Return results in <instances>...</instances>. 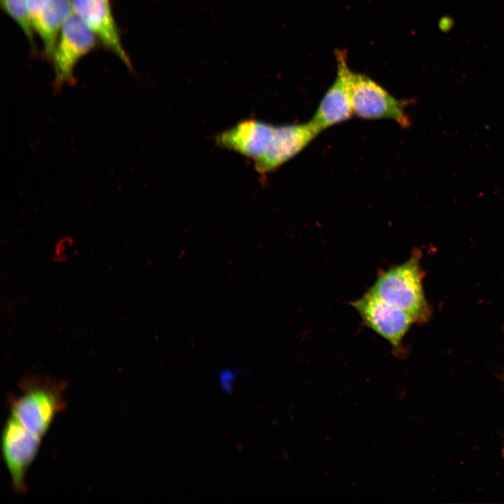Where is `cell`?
I'll list each match as a JSON object with an SVG mask.
<instances>
[{"mask_svg":"<svg viewBox=\"0 0 504 504\" xmlns=\"http://www.w3.org/2000/svg\"><path fill=\"white\" fill-rule=\"evenodd\" d=\"M420 260V252L414 251L405 262L381 271L368 292L405 312L414 323H423L431 309L423 288Z\"/></svg>","mask_w":504,"mask_h":504,"instance_id":"cell-1","label":"cell"},{"mask_svg":"<svg viewBox=\"0 0 504 504\" xmlns=\"http://www.w3.org/2000/svg\"><path fill=\"white\" fill-rule=\"evenodd\" d=\"M23 393L11 402V416L28 431L43 438L55 415L64 407L63 385L46 379L22 383Z\"/></svg>","mask_w":504,"mask_h":504,"instance_id":"cell-2","label":"cell"},{"mask_svg":"<svg viewBox=\"0 0 504 504\" xmlns=\"http://www.w3.org/2000/svg\"><path fill=\"white\" fill-rule=\"evenodd\" d=\"M351 92L354 115L363 119H386L409 128L412 121L407 107L415 99H398L370 78L352 71Z\"/></svg>","mask_w":504,"mask_h":504,"instance_id":"cell-3","label":"cell"},{"mask_svg":"<svg viewBox=\"0 0 504 504\" xmlns=\"http://www.w3.org/2000/svg\"><path fill=\"white\" fill-rule=\"evenodd\" d=\"M98 38L74 13L59 32L50 61L54 69L52 85L55 92L66 84H74V69L78 62L97 46Z\"/></svg>","mask_w":504,"mask_h":504,"instance_id":"cell-4","label":"cell"},{"mask_svg":"<svg viewBox=\"0 0 504 504\" xmlns=\"http://www.w3.org/2000/svg\"><path fill=\"white\" fill-rule=\"evenodd\" d=\"M351 305L364 323L385 339L398 356L403 337L414 323L413 318L369 292L352 302Z\"/></svg>","mask_w":504,"mask_h":504,"instance_id":"cell-5","label":"cell"},{"mask_svg":"<svg viewBox=\"0 0 504 504\" xmlns=\"http://www.w3.org/2000/svg\"><path fill=\"white\" fill-rule=\"evenodd\" d=\"M321 132L310 120L275 126L267 146L253 160L255 170L262 176L275 171L301 152Z\"/></svg>","mask_w":504,"mask_h":504,"instance_id":"cell-6","label":"cell"},{"mask_svg":"<svg viewBox=\"0 0 504 504\" xmlns=\"http://www.w3.org/2000/svg\"><path fill=\"white\" fill-rule=\"evenodd\" d=\"M41 442V438L28 431L13 417L6 422L1 434V450L13 486L19 493L27 490L26 472Z\"/></svg>","mask_w":504,"mask_h":504,"instance_id":"cell-7","label":"cell"},{"mask_svg":"<svg viewBox=\"0 0 504 504\" xmlns=\"http://www.w3.org/2000/svg\"><path fill=\"white\" fill-rule=\"evenodd\" d=\"M337 71L335 81L325 93L310 121L321 131L350 119L354 113L351 75L346 51H335Z\"/></svg>","mask_w":504,"mask_h":504,"instance_id":"cell-8","label":"cell"},{"mask_svg":"<svg viewBox=\"0 0 504 504\" xmlns=\"http://www.w3.org/2000/svg\"><path fill=\"white\" fill-rule=\"evenodd\" d=\"M74 13L96 35L108 50L130 69L132 66L121 41L118 27L113 15L110 0H71Z\"/></svg>","mask_w":504,"mask_h":504,"instance_id":"cell-9","label":"cell"},{"mask_svg":"<svg viewBox=\"0 0 504 504\" xmlns=\"http://www.w3.org/2000/svg\"><path fill=\"white\" fill-rule=\"evenodd\" d=\"M274 127L258 119H245L218 134L215 141L220 147L254 160L267 146Z\"/></svg>","mask_w":504,"mask_h":504,"instance_id":"cell-10","label":"cell"},{"mask_svg":"<svg viewBox=\"0 0 504 504\" xmlns=\"http://www.w3.org/2000/svg\"><path fill=\"white\" fill-rule=\"evenodd\" d=\"M73 13L71 0H51L47 9L33 24V29L40 37L48 59H51L63 24Z\"/></svg>","mask_w":504,"mask_h":504,"instance_id":"cell-11","label":"cell"},{"mask_svg":"<svg viewBox=\"0 0 504 504\" xmlns=\"http://www.w3.org/2000/svg\"><path fill=\"white\" fill-rule=\"evenodd\" d=\"M0 5L4 12L18 25L33 46L34 31L29 18L28 0H0Z\"/></svg>","mask_w":504,"mask_h":504,"instance_id":"cell-12","label":"cell"},{"mask_svg":"<svg viewBox=\"0 0 504 504\" xmlns=\"http://www.w3.org/2000/svg\"><path fill=\"white\" fill-rule=\"evenodd\" d=\"M50 1L51 0H28V10L32 27L33 24L47 9Z\"/></svg>","mask_w":504,"mask_h":504,"instance_id":"cell-13","label":"cell"},{"mask_svg":"<svg viewBox=\"0 0 504 504\" xmlns=\"http://www.w3.org/2000/svg\"><path fill=\"white\" fill-rule=\"evenodd\" d=\"M220 379L224 390H231L234 381V374L231 370H225L220 374Z\"/></svg>","mask_w":504,"mask_h":504,"instance_id":"cell-14","label":"cell"},{"mask_svg":"<svg viewBox=\"0 0 504 504\" xmlns=\"http://www.w3.org/2000/svg\"><path fill=\"white\" fill-rule=\"evenodd\" d=\"M454 24L453 18L448 15L442 16L438 22V27L444 33L449 32L453 28Z\"/></svg>","mask_w":504,"mask_h":504,"instance_id":"cell-15","label":"cell"}]
</instances>
